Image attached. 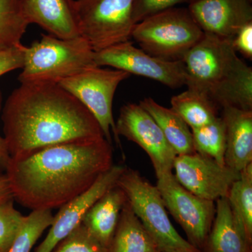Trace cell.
Listing matches in <instances>:
<instances>
[{
  "label": "cell",
  "instance_id": "9a60e30c",
  "mask_svg": "<svg viewBox=\"0 0 252 252\" xmlns=\"http://www.w3.org/2000/svg\"><path fill=\"white\" fill-rule=\"evenodd\" d=\"M29 24L34 23L61 39L80 36L74 0H21Z\"/></svg>",
  "mask_w": 252,
  "mask_h": 252
},
{
  "label": "cell",
  "instance_id": "d6986e66",
  "mask_svg": "<svg viewBox=\"0 0 252 252\" xmlns=\"http://www.w3.org/2000/svg\"><path fill=\"white\" fill-rule=\"evenodd\" d=\"M139 104L152 116L177 156L195 153L191 131L173 109L162 107L150 97Z\"/></svg>",
  "mask_w": 252,
  "mask_h": 252
},
{
  "label": "cell",
  "instance_id": "2e32d148",
  "mask_svg": "<svg viewBox=\"0 0 252 252\" xmlns=\"http://www.w3.org/2000/svg\"><path fill=\"white\" fill-rule=\"evenodd\" d=\"M225 127V164L240 173L252 163V110L222 109Z\"/></svg>",
  "mask_w": 252,
  "mask_h": 252
},
{
  "label": "cell",
  "instance_id": "4dcf8cb0",
  "mask_svg": "<svg viewBox=\"0 0 252 252\" xmlns=\"http://www.w3.org/2000/svg\"><path fill=\"white\" fill-rule=\"evenodd\" d=\"M3 94L0 90V112L2 109ZM11 160L9 150H8L7 144L5 140L4 136L0 135V175H3V172H6V167L9 165Z\"/></svg>",
  "mask_w": 252,
  "mask_h": 252
},
{
  "label": "cell",
  "instance_id": "d6a6232c",
  "mask_svg": "<svg viewBox=\"0 0 252 252\" xmlns=\"http://www.w3.org/2000/svg\"><path fill=\"white\" fill-rule=\"evenodd\" d=\"M179 252L173 251V250H169V251H165V252Z\"/></svg>",
  "mask_w": 252,
  "mask_h": 252
},
{
  "label": "cell",
  "instance_id": "52a82bcc",
  "mask_svg": "<svg viewBox=\"0 0 252 252\" xmlns=\"http://www.w3.org/2000/svg\"><path fill=\"white\" fill-rule=\"evenodd\" d=\"M80 36L94 51L128 41L133 0H74Z\"/></svg>",
  "mask_w": 252,
  "mask_h": 252
},
{
  "label": "cell",
  "instance_id": "7a4b0ae2",
  "mask_svg": "<svg viewBox=\"0 0 252 252\" xmlns=\"http://www.w3.org/2000/svg\"><path fill=\"white\" fill-rule=\"evenodd\" d=\"M1 112L11 158L54 144L104 137L95 118L59 84H21Z\"/></svg>",
  "mask_w": 252,
  "mask_h": 252
},
{
  "label": "cell",
  "instance_id": "8fae6325",
  "mask_svg": "<svg viewBox=\"0 0 252 252\" xmlns=\"http://www.w3.org/2000/svg\"><path fill=\"white\" fill-rule=\"evenodd\" d=\"M115 124L118 137L135 142L147 154L157 177L172 172L177 155L153 118L140 104L123 106Z\"/></svg>",
  "mask_w": 252,
  "mask_h": 252
},
{
  "label": "cell",
  "instance_id": "ffe728a7",
  "mask_svg": "<svg viewBox=\"0 0 252 252\" xmlns=\"http://www.w3.org/2000/svg\"><path fill=\"white\" fill-rule=\"evenodd\" d=\"M161 252L126 201L108 252Z\"/></svg>",
  "mask_w": 252,
  "mask_h": 252
},
{
  "label": "cell",
  "instance_id": "f546056e",
  "mask_svg": "<svg viewBox=\"0 0 252 252\" xmlns=\"http://www.w3.org/2000/svg\"><path fill=\"white\" fill-rule=\"evenodd\" d=\"M232 45L236 52L247 59H252V22L244 26L232 39Z\"/></svg>",
  "mask_w": 252,
  "mask_h": 252
},
{
  "label": "cell",
  "instance_id": "603a6c76",
  "mask_svg": "<svg viewBox=\"0 0 252 252\" xmlns=\"http://www.w3.org/2000/svg\"><path fill=\"white\" fill-rule=\"evenodd\" d=\"M28 25L21 0H0V50L22 46Z\"/></svg>",
  "mask_w": 252,
  "mask_h": 252
},
{
  "label": "cell",
  "instance_id": "e0dca14e",
  "mask_svg": "<svg viewBox=\"0 0 252 252\" xmlns=\"http://www.w3.org/2000/svg\"><path fill=\"white\" fill-rule=\"evenodd\" d=\"M215 204V219L202 252H252V243L235 220L227 197Z\"/></svg>",
  "mask_w": 252,
  "mask_h": 252
},
{
  "label": "cell",
  "instance_id": "6da1fadb",
  "mask_svg": "<svg viewBox=\"0 0 252 252\" xmlns=\"http://www.w3.org/2000/svg\"><path fill=\"white\" fill-rule=\"evenodd\" d=\"M113 165L112 144L103 137L54 144L11 158L5 175L20 205L51 210L85 192Z\"/></svg>",
  "mask_w": 252,
  "mask_h": 252
},
{
  "label": "cell",
  "instance_id": "d4e9b609",
  "mask_svg": "<svg viewBox=\"0 0 252 252\" xmlns=\"http://www.w3.org/2000/svg\"><path fill=\"white\" fill-rule=\"evenodd\" d=\"M51 210H32L7 252H31L37 240L54 221Z\"/></svg>",
  "mask_w": 252,
  "mask_h": 252
},
{
  "label": "cell",
  "instance_id": "44dd1931",
  "mask_svg": "<svg viewBox=\"0 0 252 252\" xmlns=\"http://www.w3.org/2000/svg\"><path fill=\"white\" fill-rule=\"evenodd\" d=\"M171 105L191 130L208 125L220 117V109L212 101L190 89L173 96Z\"/></svg>",
  "mask_w": 252,
  "mask_h": 252
},
{
  "label": "cell",
  "instance_id": "7c38bea8",
  "mask_svg": "<svg viewBox=\"0 0 252 252\" xmlns=\"http://www.w3.org/2000/svg\"><path fill=\"white\" fill-rule=\"evenodd\" d=\"M174 176L182 187L196 196L216 202L226 198L240 173L196 152L177 156Z\"/></svg>",
  "mask_w": 252,
  "mask_h": 252
},
{
  "label": "cell",
  "instance_id": "8992f818",
  "mask_svg": "<svg viewBox=\"0 0 252 252\" xmlns=\"http://www.w3.org/2000/svg\"><path fill=\"white\" fill-rule=\"evenodd\" d=\"M117 186L125 193L132 211L160 252H202L179 234L169 219L157 186L151 184L140 172L125 168Z\"/></svg>",
  "mask_w": 252,
  "mask_h": 252
},
{
  "label": "cell",
  "instance_id": "ba28073f",
  "mask_svg": "<svg viewBox=\"0 0 252 252\" xmlns=\"http://www.w3.org/2000/svg\"><path fill=\"white\" fill-rule=\"evenodd\" d=\"M130 75L129 73L119 69L112 70L94 66L59 83L95 118L104 138L111 144L112 131L116 142L121 148L122 143L113 117V99L118 86Z\"/></svg>",
  "mask_w": 252,
  "mask_h": 252
},
{
  "label": "cell",
  "instance_id": "f1b7e54d",
  "mask_svg": "<svg viewBox=\"0 0 252 252\" xmlns=\"http://www.w3.org/2000/svg\"><path fill=\"white\" fill-rule=\"evenodd\" d=\"M24 45L0 50V77L18 69H22Z\"/></svg>",
  "mask_w": 252,
  "mask_h": 252
},
{
  "label": "cell",
  "instance_id": "5bb4252c",
  "mask_svg": "<svg viewBox=\"0 0 252 252\" xmlns=\"http://www.w3.org/2000/svg\"><path fill=\"white\" fill-rule=\"evenodd\" d=\"M189 12L205 33L233 39L252 22V0H193Z\"/></svg>",
  "mask_w": 252,
  "mask_h": 252
},
{
  "label": "cell",
  "instance_id": "ac0fdd59",
  "mask_svg": "<svg viewBox=\"0 0 252 252\" xmlns=\"http://www.w3.org/2000/svg\"><path fill=\"white\" fill-rule=\"evenodd\" d=\"M126 201L122 189L115 186L93 205L83 219V224L108 251Z\"/></svg>",
  "mask_w": 252,
  "mask_h": 252
},
{
  "label": "cell",
  "instance_id": "cb8c5ba5",
  "mask_svg": "<svg viewBox=\"0 0 252 252\" xmlns=\"http://www.w3.org/2000/svg\"><path fill=\"white\" fill-rule=\"evenodd\" d=\"M191 133L196 153L211 158L220 165H225V127L221 117L208 125L192 129Z\"/></svg>",
  "mask_w": 252,
  "mask_h": 252
},
{
  "label": "cell",
  "instance_id": "30bf717a",
  "mask_svg": "<svg viewBox=\"0 0 252 252\" xmlns=\"http://www.w3.org/2000/svg\"><path fill=\"white\" fill-rule=\"evenodd\" d=\"M97 67L109 66L131 74L142 76L175 89L186 85L183 61H166L137 49L130 41L94 51Z\"/></svg>",
  "mask_w": 252,
  "mask_h": 252
},
{
  "label": "cell",
  "instance_id": "9c48e42d",
  "mask_svg": "<svg viewBox=\"0 0 252 252\" xmlns=\"http://www.w3.org/2000/svg\"><path fill=\"white\" fill-rule=\"evenodd\" d=\"M157 179L165 208L185 230L189 243L203 252L215 219V202L190 193L177 182L172 172Z\"/></svg>",
  "mask_w": 252,
  "mask_h": 252
},
{
  "label": "cell",
  "instance_id": "4316f807",
  "mask_svg": "<svg viewBox=\"0 0 252 252\" xmlns=\"http://www.w3.org/2000/svg\"><path fill=\"white\" fill-rule=\"evenodd\" d=\"M52 252H108V250L81 223L63 239Z\"/></svg>",
  "mask_w": 252,
  "mask_h": 252
},
{
  "label": "cell",
  "instance_id": "4fadbf2b",
  "mask_svg": "<svg viewBox=\"0 0 252 252\" xmlns=\"http://www.w3.org/2000/svg\"><path fill=\"white\" fill-rule=\"evenodd\" d=\"M125 168L121 165H113L99 176L87 190L60 207L49 227V233L34 252H52L63 239L82 223L83 219L93 205L109 189L117 186Z\"/></svg>",
  "mask_w": 252,
  "mask_h": 252
},
{
  "label": "cell",
  "instance_id": "836d02e7",
  "mask_svg": "<svg viewBox=\"0 0 252 252\" xmlns=\"http://www.w3.org/2000/svg\"></svg>",
  "mask_w": 252,
  "mask_h": 252
},
{
  "label": "cell",
  "instance_id": "83f0119b",
  "mask_svg": "<svg viewBox=\"0 0 252 252\" xmlns=\"http://www.w3.org/2000/svg\"><path fill=\"white\" fill-rule=\"evenodd\" d=\"M193 0H133L132 8V22L136 25L145 18L174 6L183 3L190 4Z\"/></svg>",
  "mask_w": 252,
  "mask_h": 252
},
{
  "label": "cell",
  "instance_id": "7402d4cb",
  "mask_svg": "<svg viewBox=\"0 0 252 252\" xmlns=\"http://www.w3.org/2000/svg\"><path fill=\"white\" fill-rule=\"evenodd\" d=\"M227 198L235 220L252 243V163L240 172Z\"/></svg>",
  "mask_w": 252,
  "mask_h": 252
},
{
  "label": "cell",
  "instance_id": "3957f363",
  "mask_svg": "<svg viewBox=\"0 0 252 252\" xmlns=\"http://www.w3.org/2000/svg\"><path fill=\"white\" fill-rule=\"evenodd\" d=\"M186 86L219 109L252 110V68L237 56L232 39L204 32L182 59Z\"/></svg>",
  "mask_w": 252,
  "mask_h": 252
},
{
  "label": "cell",
  "instance_id": "277c9868",
  "mask_svg": "<svg viewBox=\"0 0 252 252\" xmlns=\"http://www.w3.org/2000/svg\"><path fill=\"white\" fill-rule=\"evenodd\" d=\"M94 54L82 36L61 39L42 34L40 40L25 47L22 72L18 80L21 84H59L96 66Z\"/></svg>",
  "mask_w": 252,
  "mask_h": 252
},
{
  "label": "cell",
  "instance_id": "5b68a950",
  "mask_svg": "<svg viewBox=\"0 0 252 252\" xmlns=\"http://www.w3.org/2000/svg\"><path fill=\"white\" fill-rule=\"evenodd\" d=\"M203 35L188 9L172 7L137 23L130 38L150 56L178 61H182Z\"/></svg>",
  "mask_w": 252,
  "mask_h": 252
},
{
  "label": "cell",
  "instance_id": "1f68e13d",
  "mask_svg": "<svg viewBox=\"0 0 252 252\" xmlns=\"http://www.w3.org/2000/svg\"><path fill=\"white\" fill-rule=\"evenodd\" d=\"M13 198L9 180L5 174L0 175V203Z\"/></svg>",
  "mask_w": 252,
  "mask_h": 252
},
{
  "label": "cell",
  "instance_id": "484cf974",
  "mask_svg": "<svg viewBox=\"0 0 252 252\" xmlns=\"http://www.w3.org/2000/svg\"><path fill=\"white\" fill-rule=\"evenodd\" d=\"M14 201L10 198L0 203V252H8L26 220Z\"/></svg>",
  "mask_w": 252,
  "mask_h": 252
}]
</instances>
